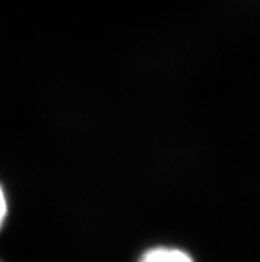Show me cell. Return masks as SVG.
I'll return each instance as SVG.
<instances>
[{
	"mask_svg": "<svg viewBox=\"0 0 260 262\" xmlns=\"http://www.w3.org/2000/svg\"><path fill=\"white\" fill-rule=\"evenodd\" d=\"M139 262H194V259L183 250L161 246L148 250Z\"/></svg>",
	"mask_w": 260,
	"mask_h": 262,
	"instance_id": "obj_1",
	"label": "cell"
},
{
	"mask_svg": "<svg viewBox=\"0 0 260 262\" xmlns=\"http://www.w3.org/2000/svg\"><path fill=\"white\" fill-rule=\"evenodd\" d=\"M7 210H8V206H7L6 194H4L3 188H2V185H0V229L3 228L4 221H6Z\"/></svg>",
	"mask_w": 260,
	"mask_h": 262,
	"instance_id": "obj_2",
	"label": "cell"
}]
</instances>
